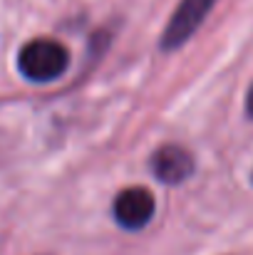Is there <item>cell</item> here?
I'll return each mask as SVG.
<instances>
[{
  "instance_id": "5b68a950",
  "label": "cell",
  "mask_w": 253,
  "mask_h": 255,
  "mask_svg": "<svg viewBox=\"0 0 253 255\" xmlns=\"http://www.w3.org/2000/svg\"><path fill=\"white\" fill-rule=\"evenodd\" d=\"M249 114L253 117V87H251V92H249Z\"/></svg>"
},
{
  "instance_id": "277c9868",
  "label": "cell",
  "mask_w": 253,
  "mask_h": 255,
  "mask_svg": "<svg viewBox=\"0 0 253 255\" xmlns=\"http://www.w3.org/2000/svg\"><path fill=\"white\" fill-rule=\"evenodd\" d=\"M152 169L164 183H181L194 171V161H191V156L184 149L164 146V149H159L152 156Z\"/></svg>"
},
{
  "instance_id": "7a4b0ae2",
  "label": "cell",
  "mask_w": 253,
  "mask_h": 255,
  "mask_svg": "<svg viewBox=\"0 0 253 255\" xmlns=\"http://www.w3.org/2000/svg\"><path fill=\"white\" fill-rule=\"evenodd\" d=\"M114 216L119 226L137 231L144 228L154 216V198L147 188H127L114 201Z\"/></svg>"
},
{
  "instance_id": "6da1fadb",
  "label": "cell",
  "mask_w": 253,
  "mask_h": 255,
  "mask_svg": "<svg viewBox=\"0 0 253 255\" xmlns=\"http://www.w3.org/2000/svg\"><path fill=\"white\" fill-rule=\"evenodd\" d=\"M70 65L67 50L55 40H32L20 50L17 67L30 82H52Z\"/></svg>"
},
{
  "instance_id": "3957f363",
  "label": "cell",
  "mask_w": 253,
  "mask_h": 255,
  "mask_svg": "<svg viewBox=\"0 0 253 255\" xmlns=\"http://www.w3.org/2000/svg\"><path fill=\"white\" fill-rule=\"evenodd\" d=\"M214 0H184L179 5V10L174 12L171 22H169L167 32H164V47H179L196 27L199 22L206 17V12L211 10Z\"/></svg>"
}]
</instances>
